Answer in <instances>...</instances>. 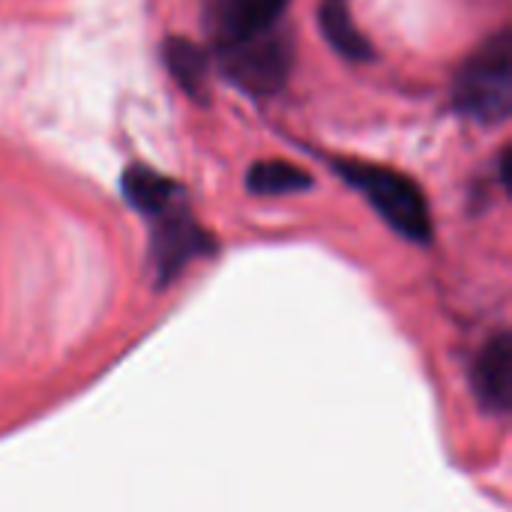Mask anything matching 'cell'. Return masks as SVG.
Here are the masks:
<instances>
[{
	"mask_svg": "<svg viewBox=\"0 0 512 512\" xmlns=\"http://www.w3.org/2000/svg\"><path fill=\"white\" fill-rule=\"evenodd\" d=\"M288 6L291 0H213L210 30L216 48L282 33L279 24Z\"/></svg>",
	"mask_w": 512,
	"mask_h": 512,
	"instance_id": "cell-5",
	"label": "cell"
},
{
	"mask_svg": "<svg viewBox=\"0 0 512 512\" xmlns=\"http://www.w3.org/2000/svg\"><path fill=\"white\" fill-rule=\"evenodd\" d=\"M165 66L171 72V78L192 96V99H204L207 96V81H210V54L195 45L192 39H168L165 42Z\"/></svg>",
	"mask_w": 512,
	"mask_h": 512,
	"instance_id": "cell-7",
	"label": "cell"
},
{
	"mask_svg": "<svg viewBox=\"0 0 512 512\" xmlns=\"http://www.w3.org/2000/svg\"><path fill=\"white\" fill-rule=\"evenodd\" d=\"M510 372V336L501 330L480 348V354L474 357V366H471V387L489 414H498V417L507 414V408H510Z\"/></svg>",
	"mask_w": 512,
	"mask_h": 512,
	"instance_id": "cell-6",
	"label": "cell"
},
{
	"mask_svg": "<svg viewBox=\"0 0 512 512\" xmlns=\"http://www.w3.org/2000/svg\"><path fill=\"white\" fill-rule=\"evenodd\" d=\"M321 30L327 36V42L348 60H369L372 57V42L357 30L354 18H351V6L348 0H324L321 3Z\"/></svg>",
	"mask_w": 512,
	"mask_h": 512,
	"instance_id": "cell-8",
	"label": "cell"
},
{
	"mask_svg": "<svg viewBox=\"0 0 512 512\" xmlns=\"http://www.w3.org/2000/svg\"><path fill=\"white\" fill-rule=\"evenodd\" d=\"M309 186H312V177L285 159L255 162L246 174V189L252 195H291V192H303Z\"/></svg>",
	"mask_w": 512,
	"mask_h": 512,
	"instance_id": "cell-9",
	"label": "cell"
},
{
	"mask_svg": "<svg viewBox=\"0 0 512 512\" xmlns=\"http://www.w3.org/2000/svg\"><path fill=\"white\" fill-rule=\"evenodd\" d=\"M453 105L465 120L480 126H501L510 117L512 63L507 30L489 36L459 66L453 81Z\"/></svg>",
	"mask_w": 512,
	"mask_h": 512,
	"instance_id": "cell-2",
	"label": "cell"
},
{
	"mask_svg": "<svg viewBox=\"0 0 512 512\" xmlns=\"http://www.w3.org/2000/svg\"><path fill=\"white\" fill-rule=\"evenodd\" d=\"M216 63L237 90L261 99L285 87L294 66V51L285 33H273L264 39L216 48Z\"/></svg>",
	"mask_w": 512,
	"mask_h": 512,
	"instance_id": "cell-4",
	"label": "cell"
},
{
	"mask_svg": "<svg viewBox=\"0 0 512 512\" xmlns=\"http://www.w3.org/2000/svg\"><path fill=\"white\" fill-rule=\"evenodd\" d=\"M333 171L363 195V201L405 240L429 243L435 234L429 201L414 177L405 171L363 162V159H333Z\"/></svg>",
	"mask_w": 512,
	"mask_h": 512,
	"instance_id": "cell-1",
	"label": "cell"
},
{
	"mask_svg": "<svg viewBox=\"0 0 512 512\" xmlns=\"http://www.w3.org/2000/svg\"><path fill=\"white\" fill-rule=\"evenodd\" d=\"M141 219L150 225V267L156 285L174 282L192 261L216 252L213 234L192 216L183 189L153 210L141 213Z\"/></svg>",
	"mask_w": 512,
	"mask_h": 512,
	"instance_id": "cell-3",
	"label": "cell"
}]
</instances>
